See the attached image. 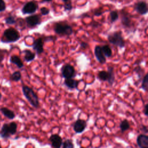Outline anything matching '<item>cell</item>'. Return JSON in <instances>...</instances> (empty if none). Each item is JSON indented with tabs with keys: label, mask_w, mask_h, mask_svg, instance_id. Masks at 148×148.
I'll list each match as a JSON object with an SVG mask.
<instances>
[{
	"label": "cell",
	"mask_w": 148,
	"mask_h": 148,
	"mask_svg": "<svg viewBox=\"0 0 148 148\" xmlns=\"http://www.w3.org/2000/svg\"><path fill=\"white\" fill-rule=\"evenodd\" d=\"M22 90L23 94L30 104L35 108H38L39 106V98L34 90L27 86H23Z\"/></svg>",
	"instance_id": "cell-1"
},
{
	"label": "cell",
	"mask_w": 148,
	"mask_h": 148,
	"mask_svg": "<svg viewBox=\"0 0 148 148\" xmlns=\"http://www.w3.org/2000/svg\"><path fill=\"white\" fill-rule=\"evenodd\" d=\"M97 77L102 82L107 81L110 86H112L115 81V74L114 72V68L112 66H109L108 71H99Z\"/></svg>",
	"instance_id": "cell-2"
},
{
	"label": "cell",
	"mask_w": 148,
	"mask_h": 148,
	"mask_svg": "<svg viewBox=\"0 0 148 148\" xmlns=\"http://www.w3.org/2000/svg\"><path fill=\"white\" fill-rule=\"evenodd\" d=\"M108 39L111 44L120 48H123L125 46V41L121 31L114 32L109 34L108 36Z\"/></svg>",
	"instance_id": "cell-3"
},
{
	"label": "cell",
	"mask_w": 148,
	"mask_h": 148,
	"mask_svg": "<svg viewBox=\"0 0 148 148\" xmlns=\"http://www.w3.org/2000/svg\"><path fill=\"white\" fill-rule=\"evenodd\" d=\"M54 32L59 35H71L73 33V29L71 26L64 23H57L54 27Z\"/></svg>",
	"instance_id": "cell-4"
},
{
	"label": "cell",
	"mask_w": 148,
	"mask_h": 148,
	"mask_svg": "<svg viewBox=\"0 0 148 148\" xmlns=\"http://www.w3.org/2000/svg\"><path fill=\"white\" fill-rule=\"evenodd\" d=\"M61 72L62 77L65 79L73 78L76 75L74 66L69 64H64L61 69Z\"/></svg>",
	"instance_id": "cell-5"
},
{
	"label": "cell",
	"mask_w": 148,
	"mask_h": 148,
	"mask_svg": "<svg viewBox=\"0 0 148 148\" xmlns=\"http://www.w3.org/2000/svg\"><path fill=\"white\" fill-rule=\"evenodd\" d=\"M4 36L8 42H15L20 38L18 32L12 28L5 30L4 32Z\"/></svg>",
	"instance_id": "cell-6"
},
{
	"label": "cell",
	"mask_w": 148,
	"mask_h": 148,
	"mask_svg": "<svg viewBox=\"0 0 148 148\" xmlns=\"http://www.w3.org/2000/svg\"><path fill=\"white\" fill-rule=\"evenodd\" d=\"M38 8V5L32 2H28L24 5L22 9V12L24 14H32L35 13Z\"/></svg>",
	"instance_id": "cell-7"
},
{
	"label": "cell",
	"mask_w": 148,
	"mask_h": 148,
	"mask_svg": "<svg viewBox=\"0 0 148 148\" xmlns=\"http://www.w3.org/2000/svg\"><path fill=\"white\" fill-rule=\"evenodd\" d=\"M87 127V123L84 120L77 119L73 124V130L77 134L83 132Z\"/></svg>",
	"instance_id": "cell-8"
},
{
	"label": "cell",
	"mask_w": 148,
	"mask_h": 148,
	"mask_svg": "<svg viewBox=\"0 0 148 148\" xmlns=\"http://www.w3.org/2000/svg\"><path fill=\"white\" fill-rule=\"evenodd\" d=\"M49 140L53 148H60L62 146V139L58 134H52L49 138Z\"/></svg>",
	"instance_id": "cell-9"
},
{
	"label": "cell",
	"mask_w": 148,
	"mask_h": 148,
	"mask_svg": "<svg viewBox=\"0 0 148 148\" xmlns=\"http://www.w3.org/2000/svg\"><path fill=\"white\" fill-rule=\"evenodd\" d=\"M135 9L136 11L140 15H145L148 12L147 3L144 1H141L136 3Z\"/></svg>",
	"instance_id": "cell-10"
},
{
	"label": "cell",
	"mask_w": 148,
	"mask_h": 148,
	"mask_svg": "<svg viewBox=\"0 0 148 148\" xmlns=\"http://www.w3.org/2000/svg\"><path fill=\"white\" fill-rule=\"evenodd\" d=\"M136 143L139 148H148V136L140 134L137 136Z\"/></svg>",
	"instance_id": "cell-11"
},
{
	"label": "cell",
	"mask_w": 148,
	"mask_h": 148,
	"mask_svg": "<svg viewBox=\"0 0 148 148\" xmlns=\"http://www.w3.org/2000/svg\"><path fill=\"white\" fill-rule=\"evenodd\" d=\"M26 23L29 27H35L40 24L41 22L40 18L38 15H32L27 17L25 18Z\"/></svg>",
	"instance_id": "cell-12"
},
{
	"label": "cell",
	"mask_w": 148,
	"mask_h": 148,
	"mask_svg": "<svg viewBox=\"0 0 148 148\" xmlns=\"http://www.w3.org/2000/svg\"><path fill=\"white\" fill-rule=\"evenodd\" d=\"M94 54L97 60L100 64H104L106 62V57L103 55L100 46H96L95 47Z\"/></svg>",
	"instance_id": "cell-13"
},
{
	"label": "cell",
	"mask_w": 148,
	"mask_h": 148,
	"mask_svg": "<svg viewBox=\"0 0 148 148\" xmlns=\"http://www.w3.org/2000/svg\"><path fill=\"white\" fill-rule=\"evenodd\" d=\"M33 49L38 54H40L43 52V40L42 38L36 39L32 45Z\"/></svg>",
	"instance_id": "cell-14"
},
{
	"label": "cell",
	"mask_w": 148,
	"mask_h": 148,
	"mask_svg": "<svg viewBox=\"0 0 148 148\" xmlns=\"http://www.w3.org/2000/svg\"><path fill=\"white\" fill-rule=\"evenodd\" d=\"M79 82L78 80L73 78H68V79H65L64 84L66 87H68L71 90H72V89H75L77 88Z\"/></svg>",
	"instance_id": "cell-15"
},
{
	"label": "cell",
	"mask_w": 148,
	"mask_h": 148,
	"mask_svg": "<svg viewBox=\"0 0 148 148\" xmlns=\"http://www.w3.org/2000/svg\"><path fill=\"white\" fill-rule=\"evenodd\" d=\"M10 61L15 64L16 65H17V66L18 68H21L23 66V63L21 61V60L17 56H13L10 57Z\"/></svg>",
	"instance_id": "cell-16"
},
{
	"label": "cell",
	"mask_w": 148,
	"mask_h": 148,
	"mask_svg": "<svg viewBox=\"0 0 148 148\" xmlns=\"http://www.w3.org/2000/svg\"><path fill=\"white\" fill-rule=\"evenodd\" d=\"M25 54L24 55V60L27 62H30L34 60L35 57V54L34 53L32 52L29 50H25L24 51Z\"/></svg>",
	"instance_id": "cell-17"
},
{
	"label": "cell",
	"mask_w": 148,
	"mask_h": 148,
	"mask_svg": "<svg viewBox=\"0 0 148 148\" xmlns=\"http://www.w3.org/2000/svg\"><path fill=\"white\" fill-rule=\"evenodd\" d=\"M102 53L105 57L109 58L112 56V51L110 46L108 45H105L101 47Z\"/></svg>",
	"instance_id": "cell-18"
},
{
	"label": "cell",
	"mask_w": 148,
	"mask_h": 148,
	"mask_svg": "<svg viewBox=\"0 0 148 148\" xmlns=\"http://www.w3.org/2000/svg\"><path fill=\"white\" fill-rule=\"evenodd\" d=\"M1 111L3 114V115L9 119H13L15 117L14 112L6 108H2L1 109Z\"/></svg>",
	"instance_id": "cell-19"
},
{
	"label": "cell",
	"mask_w": 148,
	"mask_h": 148,
	"mask_svg": "<svg viewBox=\"0 0 148 148\" xmlns=\"http://www.w3.org/2000/svg\"><path fill=\"white\" fill-rule=\"evenodd\" d=\"M119 127L122 132H124L127 131L128 130H129V128L130 127L129 121L127 119H124V120H122L120 124Z\"/></svg>",
	"instance_id": "cell-20"
},
{
	"label": "cell",
	"mask_w": 148,
	"mask_h": 148,
	"mask_svg": "<svg viewBox=\"0 0 148 148\" xmlns=\"http://www.w3.org/2000/svg\"><path fill=\"white\" fill-rule=\"evenodd\" d=\"M0 134L2 138L9 137L10 134H9V132L8 130V124H4L3 125Z\"/></svg>",
	"instance_id": "cell-21"
},
{
	"label": "cell",
	"mask_w": 148,
	"mask_h": 148,
	"mask_svg": "<svg viewBox=\"0 0 148 148\" xmlns=\"http://www.w3.org/2000/svg\"><path fill=\"white\" fill-rule=\"evenodd\" d=\"M17 127V124L15 122H11L8 124V130L10 135H13L16 132Z\"/></svg>",
	"instance_id": "cell-22"
},
{
	"label": "cell",
	"mask_w": 148,
	"mask_h": 148,
	"mask_svg": "<svg viewBox=\"0 0 148 148\" xmlns=\"http://www.w3.org/2000/svg\"><path fill=\"white\" fill-rule=\"evenodd\" d=\"M147 87H148V74L146 73L143 77L142 83H141V88L145 91H147Z\"/></svg>",
	"instance_id": "cell-23"
},
{
	"label": "cell",
	"mask_w": 148,
	"mask_h": 148,
	"mask_svg": "<svg viewBox=\"0 0 148 148\" xmlns=\"http://www.w3.org/2000/svg\"><path fill=\"white\" fill-rule=\"evenodd\" d=\"M121 23L124 26L128 27L131 25V21L130 18L127 15L123 14L121 17Z\"/></svg>",
	"instance_id": "cell-24"
},
{
	"label": "cell",
	"mask_w": 148,
	"mask_h": 148,
	"mask_svg": "<svg viewBox=\"0 0 148 148\" xmlns=\"http://www.w3.org/2000/svg\"><path fill=\"white\" fill-rule=\"evenodd\" d=\"M134 72H135V73L138 76V77H139V80H140L141 78L144 76V69L140 66L135 67L134 69Z\"/></svg>",
	"instance_id": "cell-25"
},
{
	"label": "cell",
	"mask_w": 148,
	"mask_h": 148,
	"mask_svg": "<svg viewBox=\"0 0 148 148\" xmlns=\"http://www.w3.org/2000/svg\"><path fill=\"white\" fill-rule=\"evenodd\" d=\"M21 78V75L20 71H16L14 73H12V75L10 76V79L13 81L17 82L20 80Z\"/></svg>",
	"instance_id": "cell-26"
},
{
	"label": "cell",
	"mask_w": 148,
	"mask_h": 148,
	"mask_svg": "<svg viewBox=\"0 0 148 148\" xmlns=\"http://www.w3.org/2000/svg\"><path fill=\"white\" fill-rule=\"evenodd\" d=\"M62 148H74V145L72 141L70 139H66L62 142Z\"/></svg>",
	"instance_id": "cell-27"
},
{
	"label": "cell",
	"mask_w": 148,
	"mask_h": 148,
	"mask_svg": "<svg viewBox=\"0 0 148 148\" xmlns=\"http://www.w3.org/2000/svg\"><path fill=\"white\" fill-rule=\"evenodd\" d=\"M110 21H111L112 23H113V22L116 21L119 18L118 13L115 10L112 11L110 13Z\"/></svg>",
	"instance_id": "cell-28"
},
{
	"label": "cell",
	"mask_w": 148,
	"mask_h": 148,
	"mask_svg": "<svg viewBox=\"0 0 148 148\" xmlns=\"http://www.w3.org/2000/svg\"><path fill=\"white\" fill-rule=\"evenodd\" d=\"M50 12V10L48 8H46V7H42L40 8V13L42 14V15H46L48 14Z\"/></svg>",
	"instance_id": "cell-29"
},
{
	"label": "cell",
	"mask_w": 148,
	"mask_h": 148,
	"mask_svg": "<svg viewBox=\"0 0 148 148\" xmlns=\"http://www.w3.org/2000/svg\"><path fill=\"white\" fill-rule=\"evenodd\" d=\"M72 9V6L71 2L65 3L64 4V10L65 11H69Z\"/></svg>",
	"instance_id": "cell-30"
},
{
	"label": "cell",
	"mask_w": 148,
	"mask_h": 148,
	"mask_svg": "<svg viewBox=\"0 0 148 148\" xmlns=\"http://www.w3.org/2000/svg\"><path fill=\"white\" fill-rule=\"evenodd\" d=\"M6 22L8 24H14L15 23V20H14V17L10 16V17H9L6 18Z\"/></svg>",
	"instance_id": "cell-31"
},
{
	"label": "cell",
	"mask_w": 148,
	"mask_h": 148,
	"mask_svg": "<svg viewBox=\"0 0 148 148\" xmlns=\"http://www.w3.org/2000/svg\"><path fill=\"white\" fill-rule=\"evenodd\" d=\"M5 9V3L3 0H0V12L4 10Z\"/></svg>",
	"instance_id": "cell-32"
},
{
	"label": "cell",
	"mask_w": 148,
	"mask_h": 148,
	"mask_svg": "<svg viewBox=\"0 0 148 148\" xmlns=\"http://www.w3.org/2000/svg\"><path fill=\"white\" fill-rule=\"evenodd\" d=\"M143 112L144 113V114L146 116H148V104H146L144 106V109H143Z\"/></svg>",
	"instance_id": "cell-33"
},
{
	"label": "cell",
	"mask_w": 148,
	"mask_h": 148,
	"mask_svg": "<svg viewBox=\"0 0 148 148\" xmlns=\"http://www.w3.org/2000/svg\"><path fill=\"white\" fill-rule=\"evenodd\" d=\"M80 47H81V48L85 49L88 47V43L86 42H82L80 43Z\"/></svg>",
	"instance_id": "cell-34"
},
{
	"label": "cell",
	"mask_w": 148,
	"mask_h": 148,
	"mask_svg": "<svg viewBox=\"0 0 148 148\" xmlns=\"http://www.w3.org/2000/svg\"><path fill=\"white\" fill-rule=\"evenodd\" d=\"M141 130L144 132L145 133H147L148 132V130H147V127L146 125H142V127H141Z\"/></svg>",
	"instance_id": "cell-35"
},
{
	"label": "cell",
	"mask_w": 148,
	"mask_h": 148,
	"mask_svg": "<svg viewBox=\"0 0 148 148\" xmlns=\"http://www.w3.org/2000/svg\"><path fill=\"white\" fill-rule=\"evenodd\" d=\"M102 14V12L100 10V9H97L95 12H94V15L97 16H99Z\"/></svg>",
	"instance_id": "cell-36"
},
{
	"label": "cell",
	"mask_w": 148,
	"mask_h": 148,
	"mask_svg": "<svg viewBox=\"0 0 148 148\" xmlns=\"http://www.w3.org/2000/svg\"><path fill=\"white\" fill-rule=\"evenodd\" d=\"M62 1L64 3H69V2H71V0H62Z\"/></svg>",
	"instance_id": "cell-37"
},
{
	"label": "cell",
	"mask_w": 148,
	"mask_h": 148,
	"mask_svg": "<svg viewBox=\"0 0 148 148\" xmlns=\"http://www.w3.org/2000/svg\"><path fill=\"white\" fill-rule=\"evenodd\" d=\"M43 1H45V2H50V1H51L52 0H43Z\"/></svg>",
	"instance_id": "cell-38"
},
{
	"label": "cell",
	"mask_w": 148,
	"mask_h": 148,
	"mask_svg": "<svg viewBox=\"0 0 148 148\" xmlns=\"http://www.w3.org/2000/svg\"><path fill=\"white\" fill-rule=\"evenodd\" d=\"M1 97H2V95H1V93H0V99H1Z\"/></svg>",
	"instance_id": "cell-39"
},
{
	"label": "cell",
	"mask_w": 148,
	"mask_h": 148,
	"mask_svg": "<svg viewBox=\"0 0 148 148\" xmlns=\"http://www.w3.org/2000/svg\"><path fill=\"white\" fill-rule=\"evenodd\" d=\"M80 148H85V147H81Z\"/></svg>",
	"instance_id": "cell-40"
},
{
	"label": "cell",
	"mask_w": 148,
	"mask_h": 148,
	"mask_svg": "<svg viewBox=\"0 0 148 148\" xmlns=\"http://www.w3.org/2000/svg\"><path fill=\"white\" fill-rule=\"evenodd\" d=\"M0 148H1V146H0Z\"/></svg>",
	"instance_id": "cell-41"
}]
</instances>
